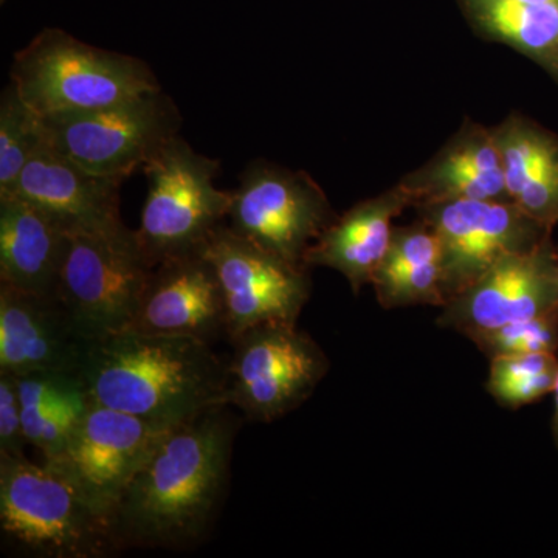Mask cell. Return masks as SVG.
<instances>
[{"instance_id":"obj_1","label":"cell","mask_w":558,"mask_h":558,"mask_svg":"<svg viewBox=\"0 0 558 558\" xmlns=\"http://www.w3.org/2000/svg\"><path fill=\"white\" fill-rule=\"evenodd\" d=\"M226 407L174 425L150 451L110 521L120 549H179L204 537L229 483L236 425Z\"/></svg>"},{"instance_id":"obj_2","label":"cell","mask_w":558,"mask_h":558,"mask_svg":"<svg viewBox=\"0 0 558 558\" xmlns=\"http://www.w3.org/2000/svg\"><path fill=\"white\" fill-rule=\"evenodd\" d=\"M92 400L165 425L227 405L229 373L207 341L121 330L81 371Z\"/></svg>"},{"instance_id":"obj_3","label":"cell","mask_w":558,"mask_h":558,"mask_svg":"<svg viewBox=\"0 0 558 558\" xmlns=\"http://www.w3.org/2000/svg\"><path fill=\"white\" fill-rule=\"evenodd\" d=\"M11 83L39 117L105 108L160 90L145 61L44 28L14 54Z\"/></svg>"},{"instance_id":"obj_4","label":"cell","mask_w":558,"mask_h":558,"mask_svg":"<svg viewBox=\"0 0 558 558\" xmlns=\"http://www.w3.org/2000/svg\"><path fill=\"white\" fill-rule=\"evenodd\" d=\"M0 527L32 556L97 558L120 549L108 521L64 476L24 454L0 453Z\"/></svg>"},{"instance_id":"obj_5","label":"cell","mask_w":558,"mask_h":558,"mask_svg":"<svg viewBox=\"0 0 558 558\" xmlns=\"http://www.w3.org/2000/svg\"><path fill=\"white\" fill-rule=\"evenodd\" d=\"M219 167L175 135L143 168L148 196L135 233L154 267L199 250L229 218L231 191L215 185Z\"/></svg>"},{"instance_id":"obj_6","label":"cell","mask_w":558,"mask_h":558,"mask_svg":"<svg viewBox=\"0 0 558 558\" xmlns=\"http://www.w3.org/2000/svg\"><path fill=\"white\" fill-rule=\"evenodd\" d=\"M40 120L51 149L94 174L121 180L143 170L182 124L178 106L161 89Z\"/></svg>"},{"instance_id":"obj_7","label":"cell","mask_w":558,"mask_h":558,"mask_svg":"<svg viewBox=\"0 0 558 558\" xmlns=\"http://www.w3.org/2000/svg\"><path fill=\"white\" fill-rule=\"evenodd\" d=\"M153 270L135 230L70 231L57 296L100 341L130 328Z\"/></svg>"},{"instance_id":"obj_8","label":"cell","mask_w":558,"mask_h":558,"mask_svg":"<svg viewBox=\"0 0 558 558\" xmlns=\"http://www.w3.org/2000/svg\"><path fill=\"white\" fill-rule=\"evenodd\" d=\"M227 405L248 421L274 422L303 405L329 373L330 362L310 333L290 323H264L230 340Z\"/></svg>"},{"instance_id":"obj_9","label":"cell","mask_w":558,"mask_h":558,"mask_svg":"<svg viewBox=\"0 0 558 558\" xmlns=\"http://www.w3.org/2000/svg\"><path fill=\"white\" fill-rule=\"evenodd\" d=\"M337 216L306 171L267 161L250 165L240 186L231 191L230 229L296 266H306L307 250Z\"/></svg>"},{"instance_id":"obj_10","label":"cell","mask_w":558,"mask_h":558,"mask_svg":"<svg viewBox=\"0 0 558 558\" xmlns=\"http://www.w3.org/2000/svg\"><path fill=\"white\" fill-rule=\"evenodd\" d=\"M439 242L440 282L450 301L502 258L537 247L553 231L510 201H447L414 207ZM444 304V306H446Z\"/></svg>"},{"instance_id":"obj_11","label":"cell","mask_w":558,"mask_h":558,"mask_svg":"<svg viewBox=\"0 0 558 558\" xmlns=\"http://www.w3.org/2000/svg\"><path fill=\"white\" fill-rule=\"evenodd\" d=\"M171 427L92 402L60 453L44 464L64 476L110 526L124 488Z\"/></svg>"},{"instance_id":"obj_12","label":"cell","mask_w":558,"mask_h":558,"mask_svg":"<svg viewBox=\"0 0 558 558\" xmlns=\"http://www.w3.org/2000/svg\"><path fill=\"white\" fill-rule=\"evenodd\" d=\"M201 250L222 288L229 340L264 323L296 325L311 299L310 267L266 252L223 223Z\"/></svg>"},{"instance_id":"obj_13","label":"cell","mask_w":558,"mask_h":558,"mask_svg":"<svg viewBox=\"0 0 558 558\" xmlns=\"http://www.w3.org/2000/svg\"><path fill=\"white\" fill-rule=\"evenodd\" d=\"M558 312L557 245L506 256L464 292L447 301L438 326L462 336Z\"/></svg>"},{"instance_id":"obj_14","label":"cell","mask_w":558,"mask_h":558,"mask_svg":"<svg viewBox=\"0 0 558 558\" xmlns=\"http://www.w3.org/2000/svg\"><path fill=\"white\" fill-rule=\"evenodd\" d=\"M95 344L58 296L0 284V373L81 374Z\"/></svg>"},{"instance_id":"obj_15","label":"cell","mask_w":558,"mask_h":558,"mask_svg":"<svg viewBox=\"0 0 558 558\" xmlns=\"http://www.w3.org/2000/svg\"><path fill=\"white\" fill-rule=\"evenodd\" d=\"M130 330L229 339L226 301L215 267L202 250L160 260L148 279Z\"/></svg>"},{"instance_id":"obj_16","label":"cell","mask_w":558,"mask_h":558,"mask_svg":"<svg viewBox=\"0 0 558 558\" xmlns=\"http://www.w3.org/2000/svg\"><path fill=\"white\" fill-rule=\"evenodd\" d=\"M121 183L84 170L46 143L7 194L47 209L70 231H112L126 227L120 216Z\"/></svg>"},{"instance_id":"obj_17","label":"cell","mask_w":558,"mask_h":558,"mask_svg":"<svg viewBox=\"0 0 558 558\" xmlns=\"http://www.w3.org/2000/svg\"><path fill=\"white\" fill-rule=\"evenodd\" d=\"M413 205V197L400 183L379 196L359 202L323 231L307 250L304 264L310 269L328 267L340 271L359 295L363 286L373 282L387 256L395 231L392 220Z\"/></svg>"},{"instance_id":"obj_18","label":"cell","mask_w":558,"mask_h":558,"mask_svg":"<svg viewBox=\"0 0 558 558\" xmlns=\"http://www.w3.org/2000/svg\"><path fill=\"white\" fill-rule=\"evenodd\" d=\"M414 207L447 201H509L492 128L465 120L427 163L400 180Z\"/></svg>"},{"instance_id":"obj_19","label":"cell","mask_w":558,"mask_h":558,"mask_svg":"<svg viewBox=\"0 0 558 558\" xmlns=\"http://www.w3.org/2000/svg\"><path fill=\"white\" fill-rule=\"evenodd\" d=\"M70 230L47 209L0 196V284L57 296Z\"/></svg>"},{"instance_id":"obj_20","label":"cell","mask_w":558,"mask_h":558,"mask_svg":"<svg viewBox=\"0 0 558 558\" xmlns=\"http://www.w3.org/2000/svg\"><path fill=\"white\" fill-rule=\"evenodd\" d=\"M510 202L546 229L558 226V135L520 113L492 128Z\"/></svg>"},{"instance_id":"obj_21","label":"cell","mask_w":558,"mask_h":558,"mask_svg":"<svg viewBox=\"0 0 558 558\" xmlns=\"http://www.w3.org/2000/svg\"><path fill=\"white\" fill-rule=\"evenodd\" d=\"M439 259L438 238L424 220L395 227L387 256L371 282L380 306L444 307Z\"/></svg>"},{"instance_id":"obj_22","label":"cell","mask_w":558,"mask_h":558,"mask_svg":"<svg viewBox=\"0 0 558 558\" xmlns=\"http://www.w3.org/2000/svg\"><path fill=\"white\" fill-rule=\"evenodd\" d=\"M473 31L537 62L558 81V3L458 0Z\"/></svg>"},{"instance_id":"obj_23","label":"cell","mask_w":558,"mask_h":558,"mask_svg":"<svg viewBox=\"0 0 558 558\" xmlns=\"http://www.w3.org/2000/svg\"><path fill=\"white\" fill-rule=\"evenodd\" d=\"M27 444L57 457L90 409L92 400L81 374L28 373L16 376Z\"/></svg>"},{"instance_id":"obj_24","label":"cell","mask_w":558,"mask_h":558,"mask_svg":"<svg viewBox=\"0 0 558 558\" xmlns=\"http://www.w3.org/2000/svg\"><path fill=\"white\" fill-rule=\"evenodd\" d=\"M557 377V352L499 355L490 359L486 388L499 405L519 410L553 392Z\"/></svg>"},{"instance_id":"obj_25","label":"cell","mask_w":558,"mask_h":558,"mask_svg":"<svg viewBox=\"0 0 558 558\" xmlns=\"http://www.w3.org/2000/svg\"><path fill=\"white\" fill-rule=\"evenodd\" d=\"M46 143L43 120L10 81L0 97V196L13 190L28 160Z\"/></svg>"},{"instance_id":"obj_26","label":"cell","mask_w":558,"mask_h":558,"mask_svg":"<svg viewBox=\"0 0 558 558\" xmlns=\"http://www.w3.org/2000/svg\"><path fill=\"white\" fill-rule=\"evenodd\" d=\"M488 359L558 351V312L468 336Z\"/></svg>"},{"instance_id":"obj_27","label":"cell","mask_w":558,"mask_h":558,"mask_svg":"<svg viewBox=\"0 0 558 558\" xmlns=\"http://www.w3.org/2000/svg\"><path fill=\"white\" fill-rule=\"evenodd\" d=\"M27 438L16 376L0 373V453L24 454Z\"/></svg>"},{"instance_id":"obj_28","label":"cell","mask_w":558,"mask_h":558,"mask_svg":"<svg viewBox=\"0 0 558 558\" xmlns=\"http://www.w3.org/2000/svg\"><path fill=\"white\" fill-rule=\"evenodd\" d=\"M554 399H556V402H554V416H553V435L554 440H556V446L558 450V377L556 381V387H554Z\"/></svg>"},{"instance_id":"obj_29","label":"cell","mask_w":558,"mask_h":558,"mask_svg":"<svg viewBox=\"0 0 558 558\" xmlns=\"http://www.w3.org/2000/svg\"><path fill=\"white\" fill-rule=\"evenodd\" d=\"M526 2H534V3H558V0H526Z\"/></svg>"},{"instance_id":"obj_30","label":"cell","mask_w":558,"mask_h":558,"mask_svg":"<svg viewBox=\"0 0 558 558\" xmlns=\"http://www.w3.org/2000/svg\"><path fill=\"white\" fill-rule=\"evenodd\" d=\"M557 263H558V245H557Z\"/></svg>"},{"instance_id":"obj_31","label":"cell","mask_w":558,"mask_h":558,"mask_svg":"<svg viewBox=\"0 0 558 558\" xmlns=\"http://www.w3.org/2000/svg\"><path fill=\"white\" fill-rule=\"evenodd\" d=\"M2 2H3V0H2Z\"/></svg>"}]
</instances>
